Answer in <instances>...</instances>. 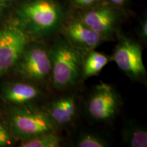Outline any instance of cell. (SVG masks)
<instances>
[{"label":"cell","instance_id":"cell-1","mask_svg":"<svg viewBox=\"0 0 147 147\" xmlns=\"http://www.w3.org/2000/svg\"><path fill=\"white\" fill-rule=\"evenodd\" d=\"M54 85L65 89L74 85L82 73V60L78 49L67 40H59L49 51Z\"/></svg>","mask_w":147,"mask_h":147},{"label":"cell","instance_id":"cell-2","mask_svg":"<svg viewBox=\"0 0 147 147\" xmlns=\"http://www.w3.org/2000/svg\"><path fill=\"white\" fill-rule=\"evenodd\" d=\"M19 15L27 32L40 37L58 26L61 10L52 0H34L22 7Z\"/></svg>","mask_w":147,"mask_h":147},{"label":"cell","instance_id":"cell-3","mask_svg":"<svg viewBox=\"0 0 147 147\" xmlns=\"http://www.w3.org/2000/svg\"><path fill=\"white\" fill-rule=\"evenodd\" d=\"M10 125L14 135L23 140L55 131L56 127L47 112L30 108L14 109L10 116Z\"/></svg>","mask_w":147,"mask_h":147},{"label":"cell","instance_id":"cell-4","mask_svg":"<svg viewBox=\"0 0 147 147\" xmlns=\"http://www.w3.org/2000/svg\"><path fill=\"white\" fill-rule=\"evenodd\" d=\"M16 64L18 73L32 81L42 82L51 76L49 51L40 45H27Z\"/></svg>","mask_w":147,"mask_h":147},{"label":"cell","instance_id":"cell-5","mask_svg":"<svg viewBox=\"0 0 147 147\" xmlns=\"http://www.w3.org/2000/svg\"><path fill=\"white\" fill-rule=\"evenodd\" d=\"M29 41L23 27L9 25L0 29V77L16 65Z\"/></svg>","mask_w":147,"mask_h":147},{"label":"cell","instance_id":"cell-6","mask_svg":"<svg viewBox=\"0 0 147 147\" xmlns=\"http://www.w3.org/2000/svg\"><path fill=\"white\" fill-rule=\"evenodd\" d=\"M142 48L137 42L122 37L116 46L113 59L121 70L130 78L138 79L146 75Z\"/></svg>","mask_w":147,"mask_h":147},{"label":"cell","instance_id":"cell-7","mask_svg":"<svg viewBox=\"0 0 147 147\" xmlns=\"http://www.w3.org/2000/svg\"><path fill=\"white\" fill-rule=\"evenodd\" d=\"M120 101L117 92L109 84L101 82L95 87L88 102V112L97 121H108L117 113Z\"/></svg>","mask_w":147,"mask_h":147},{"label":"cell","instance_id":"cell-8","mask_svg":"<svg viewBox=\"0 0 147 147\" xmlns=\"http://www.w3.org/2000/svg\"><path fill=\"white\" fill-rule=\"evenodd\" d=\"M66 40L77 49L93 51L105 40L102 35L80 21H73L64 29Z\"/></svg>","mask_w":147,"mask_h":147},{"label":"cell","instance_id":"cell-9","mask_svg":"<svg viewBox=\"0 0 147 147\" xmlns=\"http://www.w3.org/2000/svg\"><path fill=\"white\" fill-rule=\"evenodd\" d=\"M115 21V14L109 8L89 11L84 14L81 20L87 26L102 35L104 39L113 32Z\"/></svg>","mask_w":147,"mask_h":147},{"label":"cell","instance_id":"cell-10","mask_svg":"<svg viewBox=\"0 0 147 147\" xmlns=\"http://www.w3.org/2000/svg\"><path fill=\"white\" fill-rule=\"evenodd\" d=\"M2 96L7 102L16 104H24L37 100L40 96V91L31 84L14 82L3 88Z\"/></svg>","mask_w":147,"mask_h":147},{"label":"cell","instance_id":"cell-11","mask_svg":"<svg viewBox=\"0 0 147 147\" xmlns=\"http://www.w3.org/2000/svg\"><path fill=\"white\" fill-rule=\"evenodd\" d=\"M76 113V103L73 97H64L52 102L47 113L56 125H66L74 118Z\"/></svg>","mask_w":147,"mask_h":147},{"label":"cell","instance_id":"cell-12","mask_svg":"<svg viewBox=\"0 0 147 147\" xmlns=\"http://www.w3.org/2000/svg\"><path fill=\"white\" fill-rule=\"evenodd\" d=\"M123 140L129 147H146L147 132L146 129L139 125L130 123L124 127Z\"/></svg>","mask_w":147,"mask_h":147},{"label":"cell","instance_id":"cell-13","mask_svg":"<svg viewBox=\"0 0 147 147\" xmlns=\"http://www.w3.org/2000/svg\"><path fill=\"white\" fill-rule=\"evenodd\" d=\"M109 61V58L102 53L91 51L82 64V74L83 78L97 75Z\"/></svg>","mask_w":147,"mask_h":147},{"label":"cell","instance_id":"cell-14","mask_svg":"<svg viewBox=\"0 0 147 147\" xmlns=\"http://www.w3.org/2000/svg\"><path fill=\"white\" fill-rule=\"evenodd\" d=\"M62 138L55 131L49 132L31 138L23 140L21 147H59L61 144Z\"/></svg>","mask_w":147,"mask_h":147},{"label":"cell","instance_id":"cell-15","mask_svg":"<svg viewBox=\"0 0 147 147\" xmlns=\"http://www.w3.org/2000/svg\"><path fill=\"white\" fill-rule=\"evenodd\" d=\"M75 146L78 147H106L108 143L104 138L91 132H83L77 138Z\"/></svg>","mask_w":147,"mask_h":147},{"label":"cell","instance_id":"cell-16","mask_svg":"<svg viewBox=\"0 0 147 147\" xmlns=\"http://www.w3.org/2000/svg\"><path fill=\"white\" fill-rule=\"evenodd\" d=\"M12 143V139L10 132L6 126L0 123V147L9 146Z\"/></svg>","mask_w":147,"mask_h":147},{"label":"cell","instance_id":"cell-17","mask_svg":"<svg viewBox=\"0 0 147 147\" xmlns=\"http://www.w3.org/2000/svg\"><path fill=\"white\" fill-rule=\"evenodd\" d=\"M140 35L143 38V40L146 41L147 38V22L146 21H144L141 25L140 29Z\"/></svg>","mask_w":147,"mask_h":147},{"label":"cell","instance_id":"cell-18","mask_svg":"<svg viewBox=\"0 0 147 147\" xmlns=\"http://www.w3.org/2000/svg\"><path fill=\"white\" fill-rule=\"evenodd\" d=\"M97 0H74L75 3H76L78 5H89L93 4V3H95Z\"/></svg>","mask_w":147,"mask_h":147},{"label":"cell","instance_id":"cell-19","mask_svg":"<svg viewBox=\"0 0 147 147\" xmlns=\"http://www.w3.org/2000/svg\"><path fill=\"white\" fill-rule=\"evenodd\" d=\"M110 1H111L112 3H115V4L120 5V4H122V3L124 2L125 0H110Z\"/></svg>","mask_w":147,"mask_h":147},{"label":"cell","instance_id":"cell-20","mask_svg":"<svg viewBox=\"0 0 147 147\" xmlns=\"http://www.w3.org/2000/svg\"><path fill=\"white\" fill-rule=\"evenodd\" d=\"M1 6L0 5V13H1Z\"/></svg>","mask_w":147,"mask_h":147},{"label":"cell","instance_id":"cell-21","mask_svg":"<svg viewBox=\"0 0 147 147\" xmlns=\"http://www.w3.org/2000/svg\"><path fill=\"white\" fill-rule=\"evenodd\" d=\"M0 1H5V0H0Z\"/></svg>","mask_w":147,"mask_h":147}]
</instances>
